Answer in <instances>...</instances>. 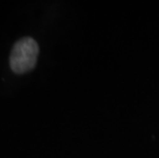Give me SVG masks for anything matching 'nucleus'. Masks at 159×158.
Wrapping results in <instances>:
<instances>
[{"mask_svg":"<svg viewBox=\"0 0 159 158\" xmlns=\"http://www.w3.org/2000/svg\"><path fill=\"white\" fill-rule=\"evenodd\" d=\"M39 47L31 37H24L13 45L9 56V65L16 74L27 73L34 68L38 58Z\"/></svg>","mask_w":159,"mask_h":158,"instance_id":"1","label":"nucleus"}]
</instances>
